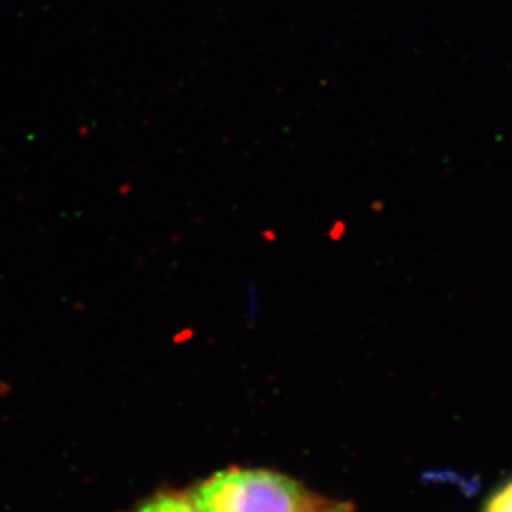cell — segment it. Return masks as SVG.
<instances>
[{"instance_id": "3", "label": "cell", "mask_w": 512, "mask_h": 512, "mask_svg": "<svg viewBox=\"0 0 512 512\" xmlns=\"http://www.w3.org/2000/svg\"><path fill=\"white\" fill-rule=\"evenodd\" d=\"M484 512H512V479L489 498Z\"/></svg>"}, {"instance_id": "4", "label": "cell", "mask_w": 512, "mask_h": 512, "mask_svg": "<svg viewBox=\"0 0 512 512\" xmlns=\"http://www.w3.org/2000/svg\"><path fill=\"white\" fill-rule=\"evenodd\" d=\"M304 512H353V506L348 503H315L314 506H310Z\"/></svg>"}, {"instance_id": "1", "label": "cell", "mask_w": 512, "mask_h": 512, "mask_svg": "<svg viewBox=\"0 0 512 512\" xmlns=\"http://www.w3.org/2000/svg\"><path fill=\"white\" fill-rule=\"evenodd\" d=\"M193 503L201 512H304L315 504L284 474L241 468L226 469L199 484Z\"/></svg>"}, {"instance_id": "2", "label": "cell", "mask_w": 512, "mask_h": 512, "mask_svg": "<svg viewBox=\"0 0 512 512\" xmlns=\"http://www.w3.org/2000/svg\"><path fill=\"white\" fill-rule=\"evenodd\" d=\"M136 512H201L193 501L178 498L173 494H161L158 498L151 499L148 503L143 504Z\"/></svg>"}]
</instances>
